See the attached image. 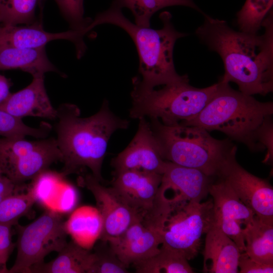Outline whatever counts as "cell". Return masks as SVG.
<instances>
[{
    "instance_id": "obj_1",
    "label": "cell",
    "mask_w": 273,
    "mask_h": 273,
    "mask_svg": "<svg viewBox=\"0 0 273 273\" xmlns=\"http://www.w3.org/2000/svg\"><path fill=\"white\" fill-rule=\"evenodd\" d=\"M196 30L199 39L220 57L224 74L220 81L235 83L241 92L265 96L273 91V14L264 19L263 33L236 31L226 21L203 14Z\"/></svg>"
},
{
    "instance_id": "obj_2",
    "label": "cell",
    "mask_w": 273,
    "mask_h": 273,
    "mask_svg": "<svg viewBox=\"0 0 273 273\" xmlns=\"http://www.w3.org/2000/svg\"><path fill=\"white\" fill-rule=\"evenodd\" d=\"M215 94L202 111L184 125L217 130L250 150H267L272 158L273 103L258 101L219 81Z\"/></svg>"
},
{
    "instance_id": "obj_3",
    "label": "cell",
    "mask_w": 273,
    "mask_h": 273,
    "mask_svg": "<svg viewBox=\"0 0 273 273\" xmlns=\"http://www.w3.org/2000/svg\"><path fill=\"white\" fill-rule=\"evenodd\" d=\"M57 111L56 139L64 164L63 175L87 167L103 182L102 166L109 140L116 130L127 129L129 122L112 112L107 100L88 117H81L79 108L72 104H62Z\"/></svg>"
},
{
    "instance_id": "obj_4",
    "label": "cell",
    "mask_w": 273,
    "mask_h": 273,
    "mask_svg": "<svg viewBox=\"0 0 273 273\" xmlns=\"http://www.w3.org/2000/svg\"><path fill=\"white\" fill-rule=\"evenodd\" d=\"M122 8L114 1L106 11L97 14L87 27L89 31L97 25L109 24L123 29L133 41L139 57V76L134 79L142 86L153 88L177 82L186 75L178 74L175 69L173 49L176 41L187 34L177 31L171 15L162 13L163 26L159 29L139 26L123 14Z\"/></svg>"
},
{
    "instance_id": "obj_5",
    "label": "cell",
    "mask_w": 273,
    "mask_h": 273,
    "mask_svg": "<svg viewBox=\"0 0 273 273\" xmlns=\"http://www.w3.org/2000/svg\"><path fill=\"white\" fill-rule=\"evenodd\" d=\"M149 119L165 161L195 168L216 177L226 159L237 152V147L231 140L216 139L201 127L180 124L168 126L157 119Z\"/></svg>"
},
{
    "instance_id": "obj_6",
    "label": "cell",
    "mask_w": 273,
    "mask_h": 273,
    "mask_svg": "<svg viewBox=\"0 0 273 273\" xmlns=\"http://www.w3.org/2000/svg\"><path fill=\"white\" fill-rule=\"evenodd\" d=\"M131 118H155L168 126L184 125L195 118L215 94L218 83L198 88L189 83L187 75L161 89L144 87L132 79Z\"/></svg>"
},
{
    "instance_id": "obj_7",
    "label": "cell",
    "mask_w": 273,
    "mask_h": 273,
    "mask_svg": "<svg viewBox=\"0 0 273 273\" xmlns=\"http://www.w3.org/2000/svg\"><path fill=\"white\" fill-rule=\"evenodd\" d=\"M213 224L212 199L172 205L163 228L161 245L178 252L188 260L193 259L200 249L202 236Z\"/></svg>"
},
{
    "instance_id": "obj_8",
    "label": "cell",
    "mask_w": 273,
    "mask_h": 273,
    "mask_svg": "<svg viewBox=\"0 0 273 273\" xmlns=\"http://www.w3.org/2000/svg\"><path fill=\"white\" fill-rule=\"evenodd\" d=\"M58 161H62V155L56 139L0 138L1 168L17 186L34 179Z\"/></svg>"
},
{
    "instance_id": "obj_9",
    "label": "cell",
    "mask_w": 273,
    "mask_h": 273,
    "mask_svg": "<svg viewBox=\"0 0 273 273\" xmlns=\"http://www.w3.org/2000/svg\"><path fill=\"white\" fill-rule=\"evenodd\" d=\"M18 231L17 256L8 273L29 272L33 266L43 262L50 253L60 252L67 243L65 222L52 211Z\"/></svg>"
},
{
    "instance_id": "obj_10",
    "label": "cell",
    "mask_w": 273,
    "mask_h": 273,
    "mask_svg": "<svg viewBox=\"0 0 273 273\" xmlns=\"http://www.w3.org/2000/svg\"><path fill=\"white\" fill-rule=\"evenodd\" d=\"M171 208L165 205L140 216L119 237L108 241L127 266L157 253Z\"/></svg>"
},
{
    "instance_id": "obj_11",
    "label": "cell",
    "mask_w": 273,
    "mask_h": 273,
    "mask_svg": "<svg viewBox=\"0 0 273 273\" xmlns=\"http://www.w3.org/2000/svg\"><path fill=\"white\" fill-rule=\"evenodd\" d=\"M236 152L224 163L218 176L262 221L273 224V188L265 179L247 171L237 161Z\"/></svg>"
},
{
    "instance_id": "obj_12",
    "label": "cell",
    "mask_w": 273,
    "mask_h": 273,
    "mask_svg": "<svg viewBox=\"0 0 273 273\" xmlns=\"http://www.w3.org/2000/svg\"><path fill=\"white\" fill-rule=\"evenodd\" d=\"M80 182L96 201L102 222L100 240L109 241L119 237L141 216L112 186H104L92 174L80 177Z\"/></svg>"
},
{
    "instance_id": "obj_13",
    "label": "cell",
    "mask_w": 273,
    "mask_h": 273,
    "mask_svg": "<svg viewBox=\"0 0 273 273\" xmlns=\"http://www.w3.org/2000/svg\"><path fill=\"white\" fill-rule=\"evenodd\" d=\"M217 178L216 181L213 180L209 189L213 202V224L236 244L241 253L244 252L245 245L243 229L255 215L225 180Z\"/></svg>"
},
{
    "instance_id": "obj_14",
    "label": "cell",
    "mask_w": 273,
    "mask_h": 273,
    "mask_svg": "<svg viewBox=\"0 0 273 273\" xmlns=\"http://www.w3.org/2000/svg\"><path fill=\"white\" fill-rule=\"evenodd\" d=\"M162 174L139 169L114 173L112 187L140 215L155 210L166 201L159 191Z\"/></svg>"
},
{
    "instance_id": "obj_15",
    "label": "cell",
    "mask_w": 273,
    "mask_h": 273,
    "mask_svg": "<svg viewBox=\"0 0 273 273\" xmlns=\"http://www.w3.org/2000/svg\"><path fill=\"white\" fill-rule=\"evenodd\" d=\"M138 130L128 145L111 160L114 173L139 169L162 174L166 161L163 159L149 121L139 119Z\"/></svg>"
},
{
    "instance_id": "obj_16",
    "label": "cell",
    "mask_w": 273,
    "mask_h": 273,
    "mask_svg": "<svg viewBox=\"0 0 273 273\" xmlns=\"http://www.w3.org/2000/svg\"><path fill=\"white\" fill-rule=\"evenodd\" d=\"M214 178L198 169L166 161L159 190L163 195L169 190L173 191L174 195L168 199L171 206L185 202H200L209 194Z\"/></svg>"
},
{
    "instance_id": "obj_17",
    "label": "cell",
    "mask_w": 273,
    "mask_h": 273,
    "mask_svg": "<svg viewBox=\"0 0 273 273\" xmlns=\"http://www.w3.org/2000/svg\"><path fill=\"white\" fill-rule=\"evenodd\" d=\"M85 35L80 31L69 30L51 33L44 30L41 21L25 26H0V44L25 48H40L53 40L64 39L75 46L77 58L84 55L86 47L83 40Z\"/></svg>"
},
{
    "instance_id": "obj_18",
    "label": "cell",
    "mask_w": 273,
    "mask_h": 273,
    "mask_svg": "<svg viewBox=\"0 0 273 273\" xmlns=\"http://www.w3.org/2000/svg\"><path fill=\"white\" fill-rule=\"evenodd\" d=\"M0 110L21 119L30 116L56 120L57 116L47 94L44 77H34L26 87L11 93L0 104Z\"/></svg>"
},
{
    "instance_id": "obj_19",
    "label": "cell",
    "mask_w": 273,
    "mask_h": 273,
    "mask_svg": "<svg viewBox=\"0 0 273 273\" xmlns=\"http://www.w3.org/2000/svg\"><path fill=\"white\" fill-rule=\"evenodd\" d=\"M236 244L213 224L206 234L203 271L209 273H237L240 256Z\"/></svg>"
},
{
    "instance_id": "obj_20",
    "label": "cell",
    "mask_w": 273,
    "mask_h": 273,
    "mask_svg": "<svg viewBox=\"0 0 273 273\" xmlns=\"http://www.w3.org/2000/svg\"><path fill=\"white\" fill-rule=\"evenodd\" d=\"M20 69L33 78L44 77L49 72L61 73L50 62L45 50L0 44V70Z\"/></svg>"
},
{
    "instance_id": "obj_21",
    "label": "cell",
    "mask_w": 273,
    "mask_h": 273,
    "mask_svg": "<svg viewBox=\"0 0 273 273\" xmlns=\"http://www.w3.org/2000/svg\"><path fill=\"white\" fill-rule=\"evenodd\" d=\"M93 259V252L75 242H70L59 252L56 258L33 266L29 272L87 273Z\"/></svg>"
},
{
    "instance_id": "obj_22",
    "label": "cell",
    "mask_w": 273,
    "mask_h": 273,
    "mask_svg": "<svg viewBox=\"0 0 273 273\" xmlns=\"http://www.w3.org/2000/svg\"><path fill=\"white\" fill-rule=\"evenodd\" d=\"M245 253L251 259L273 264V224L264 222L256 215L243 229Z\"/></svg>"
},
{
    "instance_id": "obj_23",
    "label": "cell",
    "mask_w": 273,
    "mask_h": 273,
    "mask_svg": "<svg viewBox=\"0 0 273 273\" xmlns=\"http://www.w3.org/2000/svg\"><path fill=\"white\" fill-rule=\"evenodd\" d=\"M137 273H193L188 260L178 252L163 246L152 256L132 264Z\"/></svg>"
},
{
    "instance_id": "obj_24",
    "label": "cell",
    "mask_w": 273,
    "mask_h": 273,
    "mask_svg": "<svg viewBox=\"0 0 273 273\" xmlns=\"http://www.w3.org/2000/svg\"><path fill=\"white\" fill-rule=\"evenodd\" d=\"M122 9L128 8L132 12L135 24L150 27V20L158 11L167 7L183 6L191 8L203 14L193 0H113Z\"/></svg>"
},
{
    "instance_id": "obj_25",
    "label": "cell",
    "mask_w": 273,
    "mask_h": 273,
    "mask_svg": "<svg viewBox=\"0 0 273 273\" xmlns=\"http://www.w3.org/2000/svg\"><path fill=\"white\" fill-rule=\"evenodd\" d=\"M40 0H0V26L29 25L35 22Z\"/></svg>"
},
{
    "instance_id": "obj_26",
    "label": "cell",
    "mask_w": 273,
    "mask_h": 273,
    "mask_svg": "<svg viewBox=\"0 0 273 273\" xmlns=\"http://www.w3.org/2000/svg\"><path fill=\"white\" fill-rule=\"evenodd\" d=\"M272 5L273 0H246L237 14L240 30L257 33L264 19L272 10Z\"/></svg>"
},
{
    "instance_id": "obj_27",
    "label": "cell",
    "mask_w": 273,
    "mask_h": 273,
    "mask_svg": "<svg viewBox=\"0 0 273 273\" xmlns=\"http://www.w3.org/2000/svg\"><path fill=\"white\" fill-rule=\"evenodd\" d=\"M15 193L7 196L0 203V223L13 226L30 210L36 201L35 188L26 193Z\"/></svg>"
},
{
    "instance_id": "obj_28",
    "label": "cell",
    "mask_w": 273,
    "mask_h": 273,
    "mask_svg": "<svg viewBox=\"0 0 273 273\" xmlns=\"http://www.w3.org/2000/svg\"><path fill=\"white\" fill-rule=\"evenodd\" d=\"M50 124L42 122L38 127L25 124L21 118L0 110V136L7 138H25L31 136L38 139L46 138L51 132Z\"/></svg>"
},
{
    "instance_id": "obj_29",
    "label": "cell",
    "mask_w": 273,
    "mask_h": 273,
    "mask_svg": "<svg viewBox=\"0 0 273 273\" xmlns=\"http://www.w3.org/2000/svg\"><path fill=\"white\" fill-rule=\"evenodd\" d=\"M87 273H127V266L118 257L108 241L100 240L94 247Z\"/></svg>"
},
{
    "instance_id": "obj_30",
    "label": "cell",
    "mask_w": 273,
    "mask_h": 273,
    "mask_svg": "<svg viewBox=\"0 0 273 273\" xmlns=\"http://www.w3.org/2000/svg\"><path fill=\"white\" fill-rule=\"evenodd\" d=\"M71 29L86 34L93 19L84 17L83 0H55Z\"/></svg>"
},
{
    "instance_id": "obj_31",
    "label": "cell",
    "mask_w": 273,
    "mask_h": 273,
    "mask_svg": "<svg viewBox=\"0 0 273 273\" xmlns=\"http://www.w3.org/2000/svg\"><path fill=\"white\" fill-rule=\"evenodd\" d=\"M12 226L0 223V267L8 273L7 261L12 253L15 244L12 241Z\"/></svg>"
},
{
    "instance_id": "obj_32",
    "label": "cell",
    "mask_w": 273,
    "mask_h": 273,
    "mask_svg": "<svg viewBox=\"0 0 273 273\" xmlns=\"http://www.w3.org/2000/svg\"><path fill=\"white\" fill-rule=\"evenodd\" d=\"M240 273H272L273 264L263 263L250 258L244 252L240 254L238 262Z\"/></svg>"
},
{
    "instance_id": "obj_33",
    "label": "cell",
    "mask_w": 273,
    "mask_h": 273,
    "mask_svg": "<svg viewBox=\"0 0 273 273\" xmlns=\"http://www.w3.org/2000/svg\"><path fill=\"white\" fill-rule=\"evenodd\" d=\"M18 186L3 175L0 178V203L7 196L15 193Z\"/></svg>"
},
{
    "instance_id": "obj_34",
    "label": "cell",
    "mask_w": 273,
    "mask_h": 273,
    "mask_svg": "<svg viewBox=\"0 0 273 273\" xmlns=\"http://www.w3.org/2000/svg\"><path fill=\"white\" fill-rule=\"evenodd\" d=\"M11 80L0 74V104L3 102L10 95L12 86Z\"/></svg>"
},
{
    "instance_id": "obj_35",
    "label": "cell",
    "mask_w": 273,
    "mask_h": 273,
    "mask_svg": "<svg viewBox=\"0 0 273 273\" xmlns=\"http://www.w3.org/2000/svg\"><path fill=\"white\" fill-rule=\"evenodd\" d=\"M3 171H2V170L1 168V166H0V178L3 175Z\"/></svg>"
},
{
    "instance_id": "obj_36",
    "label": "cell",
    "mask_w": 273,
    "mask_h": 273,
    "mask_svg": "<svg viewBox=\"0 0 273 273\" xmlns=\"http://www.w3.org/2000/svg\"><path fill=\"white\" fill-rule=\"evenodd\" d=\"M0 273H5V270L1 267H0Z\"/></svg>"
}]
</instances>
